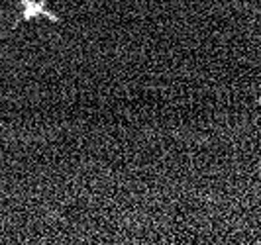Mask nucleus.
<instances>
[{
  "label": "nucleus",
  "mask_w": 261,
  "mask_h": 245,
  "mask_svg": "<svg viewBox=\"0 0 261 245\" xmlns=\"http://www.w3.org/2000/svg\"><path fill=\"white\" fill-rule=\"evenodd\" d=\"M38 16H43L51 22H59V16L47 8L45 0H20V16L16 18L14 26H18L22 22H30L32 18H38Z\"/></svg>",
  "instance_id": "nucleus-1"
}]
</instances>
